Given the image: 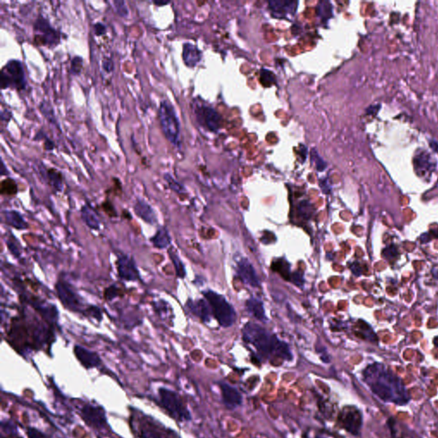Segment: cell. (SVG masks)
Instances as JSON below:
<instances>
[{
  "label": "cell",
  "instance_id": "cell-1",
  "mask_svg": "<svg viewBox=\"0 0 438 438\" xmlns=\"http://www.w3.org/2000/svg\"><path fill=\"white\" fill-rule=\"evenodd\" d=\"M364 381L376 396L388 402L404 405L409 401V396L404 384L398 376L380 364L369 366L363 373Z\"/></svg>",
  "mask_w": 438,
  "mask_h": 438
},
{
  "label": "cell",
  "instance_id": "cell-2",
  "mask_svg": "<svg viewBox=\"0 0 438 438\" xmlns=\"http://www.w3.org/2000/svg\"><path fill=\"white\" fill-rule=\"evenodd\" d=\"M242 334L244 341L253 345L265 357L275 356L287 361L292 360L293 355L287 344L261 326L248 323L242 330Z\"/></svg>",
  "mask_w": 438,
  "mask_h": 438
},
{
  "label": "cell",
  "instance_id": "cell-3",
  "mask_svg": "<svg viewBox=\"0 0 438 438\" xmlns=\"http://www.w3.org/2000/svg\"><path fill=\"white\" fill-rule=\"evenodd\" d=\"M23 319H16L13 322L12 330L9 332V337L13 341V347L24 349L30 347L39 349L49 340V331L42 325L35 322H30V326H27Z\"/></svg>",
  "mask_w": 438,
  "mask_h": 438
},
{
  "label": "cell",
  "instance_id": "cell-4",
  "mask_svg": "<svg viewBox=\"0 0 438 438\" xmlns=\"http://www.w3.org/2000/svg\"><path fill=\"white\" fill-rule=\"evenodd\" d=\"M158 119L165 139L174 148L180 149L182 145L181 125L175 107L170 100L165 99L160 101L158 109Z\"/></svg>",
  "mask_w": 438,
  "mask_h": 438
},
{
  "label": "cell",
  "instance_id": "cell-5",
  "mask_svg": "<svg viewBox=\"0 0 438 438\" xmlns=\"http://www.w3.org/2000/svg\"><path fill=\"white\" fill-rule=\"evenodd\" d=\"M0 88L2 90L12 89L23 91L27 88V79L23 63L20 60L11 59L0 73Z\"/></svg>",
  "mask_w": 438,
  "mask_h": 438
},
{
  "label": "cell",
  "instance_id": "cell-6",
  "mask_svg": "<svg viewBox=\"0 0 438 438\" xmlns=\"http://www.w3.org/2000/svg\"><path fill=\"white\" fill-rule=\"evenodd\" d=\"M204 296L219 325L223 327H230L233 325L236 321V312L224 296L211 290L205 291Z\"/></svg>",
  "mask_w": 438,
  "mask_h": 438
},
{
  "label": "cell",
  "instance_id": "cell-7",
  "mask_svg": "<svg viewBox=\"0 0 438 438\" xmlns=\"http://www.w3.org/2000/svg\"><path fill=\"white\" fill-rule=\"evenodd\" d=\"M61 42V33L53 28L48 19L40 15L34 24V43L35 46L54 48Z\"/></svg>",
  "mask_w": 438,
  "mask_h": 438
},
{
  "label": "cell",
  "instance_id": "cell-8",
  "mask_svg": "<svg viewBox=\"0 0 438 438\" xmlns=\"http://www.w3.org/2000/svg\"><path fill=\"white\" fill-rule=\"evenodd\" d=\"M159 395L162 407L172 418L180 422L190 420V413L177 393L165 388H160Z\"/></svg>",
  "mask_w": 438,
  "mask_h": 438
},
{
  "label": "cell",
  "instance_id": "cell-9",
  "mask_svg": "<svg viewBox=\"0 0 438 438\" xmlns=\"http://www.w3.org/2000/svg\"><path fill=\"white\" fill-rule=\"evenodd\" d=\"M135 423L131 422L133 432L138 438H175V433L166 429L149 417H137Z\"/></svg>",
  "mask_w": 438,
  "mask_h": 438
},
{
  "label": "cell",
  "instance_id": "cell-10",
  "mask_svg": "<svg viewBox=\"0 0 438 438\" xmlns=\"http://www.w3.org/2000/svg\"><path fill=\"white\" fill-rule=\"evenodd\" d=\"M339 421L347 432L353 435H359L363 424V417L358 408L352 406L345 407L339 414Z\"/></svg>",
  "mask_w": 438,
  "mask_h": 438
},
{
  "label": "cell",
  "instance_id": "cell-11",
  "mask_svg": "<svg viewBox=\"0 0 438 438\" xmlns=\"http://www.w3.org/2000/svg\"><path fill=\"white\" fill-rule=\"evenodd\" d=\"M194 114L198 122L204 128L211 132H216L221 127L222 117L211 106L197 105L194 108Z\"/></svg>",
  "mask_w": 438,
  "mask_h": 438
},
{
  "label": "cell",
  "instance_id": "cell-12",
  "mask_svg": "<svg viewBox=\"0 0 438 438\" xmlns=\"http://www.w3.org/2000/svg\"><path fill=\"white\" fill-rule=\"evenodd\" d=\"M117 273L120 278L127 281H135L139 279V275L136 265L134 260L127 256L122 255L118 257L117 261Z\"/></svg>",
  "mask_w": 438,
  "mask_h": 438
},
{
  "label": "cell",
  "instance_id": "cell-13",
  "mask_svg": "<svg viewBox=\"0 0 438 438\" xmlns=\"http://www.w3.org/2000/svg\"><path fill=\"white\" fill-rule=\"evenodd\" d=\"M82 415L88 425L94 428H102L106 424L105 411L100 407L87 405L82 410Z\"/></svg>",
  "mask_w": 438,
  "mask_h": 438
},
{
  "label": "cell",
  "instance_id": "cell-14",
  "mask_svg": "<svg viewBox=\"0 0 438 438\" xmlns=\"http://www.w3.org/2000/svg\"><path fill=\"white\" fill-rule=\"evenodd\" d=\"M56 288L60 301L63 302L66 308L73 311L79 310L81 307L80 299L67 283L63 282H57Z\"/></svg>",
  "mask_w": 438,
  "mask_h": 438
},
{
  "label": "cell",
  "instance_id": "cell-15",
  "mask_svg": "<svg viewBox=\"0 0 438 438\" xmlns=\"http://www.w3.org/2000/svg\"><path fill=\"white\" fill-rule=\"evenodd\" d=\"M298 6L297 1H288V0H276L269 2V9L271 14L276 18H286L287 16H294L296 14Z\"/></svg>",
  "mask_w": 438,
  "mask_h": 438
},
{
  "label": "cell",
  "instance_id": "cell-16",
  "mask_svg": "<svg viewBox=\"0 0 438 438\" xmlns=\"http://www.w3.org/2000/svg\"><path fill=\"white\" fill-rule=\"evenodd\" d=\"M237 272L242 281L252 287H259V280L253 265L247 259H242L238 263Z\"/></svg>",
  "mask_w": 438,
  "mask_h": 438
},
{
  "label": "cell",
  "instance_id": "cell-17",
  "mask_svg": "<svg viewBox=\"0 0 438 438\" xmlns=\"http://www.w3.org/2000/svg\"><path fill=\"white\" fill-rule=\"evenodd\" d=\"M220 387L222 391L223 401L225 403V407L229 409L233 410L242 405V395L236 388L232 387L230 384L225 383L220 384Z\"/></svg>",
  "mask_w": 438,
  "mask_h": 438
},
{
  "label": "cell",
  "instance_id": "cell-18",
  "mask_svg": "<svg viewBox=\"0 0 438 438\" xmlns=\"http://www.w3.org/2000/svg\"><path fill=\"white\" fill-rule=\"evenodd\" d=\"M75 353H76L78 360L86 368H94V367L100 366V363H101V360H100V357L98 356L97 353L89 351V350L86 349L84 347H80V346L75 347Z\"/></svg>",
  "mask_w": 438,
  "mask_h": 438
},
{
  "label": "cell",
  "instance_id": "cell-19",
  "mask_svg": "<svg viewBox=\"0 0 438 438\" xmlns=\"http://www.w3.org/2000/svg\"><path fill=\"white\" fill-rule=\"evenodd\" d=\"M182 59L186 66L194 68L201 59V51L191 43H185L182 48Z\"/></svg>",
  "mask_w": 438,
  "mask_h": 438
},
{
  "label": "cell",
  "instance_id": "cell-20",
  "mask_svg": "<svg viewBox=\"0 0 438 438\" xmlns=\"http://www.w3.org/2000/svg\"><path fill=\"white\" fill-rule=\"evenodd\" d=\"M134 210L137 216L143 219L148 224L154 225L157 222L155 212L153 210L151 205H149L148 202H145V200L140 199H137L135 205H134Z\"/></svg>",
  "mask_w": 438,
  "mask_h": 438
},
{
  "label": "cell",
  "instance_id": "cell-21",
  "mask_svg": "<svg viewBox=\"0 0 438 438\" xmlns=\"http://www.w3.org/2000/svg\"><path fill=\"white\" fill-rule=\"evenodd\" d=\"M246 308L248 313L255 319H259L262 322L267 321V318L265 316V308L264 305L259 300L256 298H251L246 303Z\"/></svg>",
  "mask_w": 438,
  "mask_h": 438
},
{
  "label": "cell",
  "instance_id": "cell-22",
  "mask_svg": "<svg viewBox=\"0 0 438 438\" xmlns=\"http://www.w3.org/2000/svg\"><path fill=\"white\" fill-rule=\"evenodd\" d=\"M188 308H190L191 312L194 313L196 316L199 317L204 322L210 321L211 314H210V305H208L204 300H199L195 303L188 304Z\"/></svg>",
  "mask_w": 438,
  "mask_h": 438
},
{
  "label": "cell",
  "instance_id": "cell-23",
  "mask_svg": "<svg viewBox=\"0 0 438 438\" xmlns=\"http://www.w3.org/2000/svg\"><path fill=\"white\" fill-rule=\"evenodd\" d=\"M46 178L48 181L49 185L53 188L56 192H61L63 190V175L58 170L55 168H49L46 170Z\"/></svg>",
  "mask_w": 438,
  "mask_h": 438
},
{
  "label": "cell",
  "instance_id": "cell-24",
  "mask_svg": "<svg viewBox=\"0 0 438 438\" xmlns=\"http://www.w3.org/2000/svg\"><path fill=\"white\" fill-rule=\"evenodd\" d=\"M151 242H153L155 248L163 249V248H167L171 245V238L169 235L168 231L162 228L157 231V233L154 235V237L151 238Z\"/></svg>",
  "mask_w": 438,
  "mask_h": 438
},
{
  "label": "cell",
  "instance_id": "cell-25",
  "mask_svg": "<svg viewBox=\"0 0 438 438\" xmlns=\"http://www.w3.org/2000/svg\"><path fill=\"white\" fill-rule=\"evenodd\" d=\"M82 216L87 225L94 230H99L100 221L98 218L97 214L90 206L85 205L82 209Z\"/></svg>",
  "mask_w": 438,
  "mask_h": 438
},
{
  "label": "cell",
  "instance_id": "cell-26",
  "mask_svg": "<svg viewBox=\"0 0 438 438\" xmlns=\"http://www.w3.org/2000/svg\"><path fill=\"white\" fill-rule=\"evenodd\" d=\"M5 214H6L5 217H6V222L8 225H12L17 229H27L28 228V225L26 224L23 216H21L20 214L17 211H5Z\"/></svg>",
  "mask_w": 438,
  "mask_h": 438
},
{
  "label": "cell",
  "instance_id": "cell-27",
  "mask_svg": "<svg viewBox=\"0 0 438 438\" xmlns=\"http://www.w3.org/2000/svg\"><path fill=\"white\" fill-rule=\"evenodd\" d=\"M40 112L42 114L44 117L51 124L53 125H57V119H56V115H55L54 110L51 106V104L48 101L43 100L41 101L39 106Z\"/></svg>",
  "mask_w": 438,
  "mask_h": 438
},
{
  "label": "cell",
  "instance_id": "cell-28",
  "mask_svg": "<svg viewBox=\"0 0 438 438\" xmlns=\"http://www.w3.org/2000/svg\"><path fill=\"white\" fill-rule=\"evenodd\" d=\"M18 192L17 182L12 178H6L1 182V194L7 196L16 195Z\"/></svg>",
  "mask_w": 438,
  "mask_h": 438
},
{
  "label": "cell",
  "instance_id": "cell-29",
  "mask_svg": "<svg viewBox=\"0 0 438 438\" xmlns=\"http://www.w3.org/2000/svg\"><path fill=\"white\" fill-rule=\"evenodd\" d=\"M260 83L265 88H270L271 86L275 85L276 79L273 72L266 68H262L260 70Z\"/></svg>",
  "mask_w": 438,
  "mask_h": 438
},
{
  "label": "cell",
  "instance_id": "cell-30",
  "mask_svg": "<svg viewBox=\"0 0 438 438\" xmlns=\"http://www.w3.org/2000/svg\"><path fill=\"white\" fill-rule=\"evenodd\" d=\"M332 6L329 2H320L318 6V15L320 19L327 21L332 17Z\"/></svg>",
  "mask_w": 438,
  "mask_h": 438
},
{
  "label": "cell",
  "instance_id": "cell-31",
  "mask_svg": "<svg viewBox=\"0 0 438 438\" xmlns=\"http://www.w3.org/2000/svg\"><path fill=\"white\" fill-rule=\"evenodd\" d=\"M83 57L81 56H76L73 57L70 62V68H69V74L73 76H80L83 71Z\"/></svg>",
  "mask_w": 438,
  "mask_h": 438
},
{
  "label": "cell",
  "instance_id": "cell-32",
  "mask_svg": "<svg viewBox=\"0 0 438 438\" xmlns=\"http://www.w3.org/2000/svg\"><path fill=\"white\" fill-rule=\"evenodd\" d=\"M113 6L116 10L117 14L122 18H126L129 15V10L128 6L126 5L125 1L123 0H115L113 1Z\"/></svg>",
  "mask_w": 438,
  "mask_h": 438
},
{
  "label": "cell",
  "instance_id": "cell-33",
  "mask_svg": "<svg viewBox=\"0 0 438 438\" xmlns=\"http://www.w3.org/2000/svg\"><path fill=\"white\" fill-rule=\"evenodd\" d=\"M164 178H165L166 182L168 183L169 187L171 188V189L175 191L176 193H178V194H182L184 192V187L182 185V184H180L179 182H177L176 180L174 179L173 177L171 176V174L165 173V176H164Z\"/></svg>",
  "mask_w": 438,
  "mask_h": 438
},
{
  "label": "cell",
  "instance_id": "cell-34",
  "mask_svg": "<svg viewBox=\"0 0 438 438\" xmlns=\"http://www.w3.org/2000/svg\"><path fill=\"white\" fill-rule=\"evenodd\" d=\"M169 253H170L171 260L173 261L174 265H175V268H176V270H177V276L181 277V278L184 277L186 274L185 269H184V265H182V261L180 260L179 258L177 257L176 253H173V252H171V251H169Z\"/></svg>",
  "mask_w": 438,
  "mask_h": 438
},
{
  "label": "cell",
  "instance_id": "cell-35",
  "mask_svg": "<svg viewBox=\"0 0 438 438\" xmlns=\"http://www.w3.org/2000/svg\"><path fill=\"white\" fill-rule=\"evenodd\" d=\"M313 208L308 201H302L299 205V211L302 216L306 218H310L313 213Z\"/></svg>",
  "mask_w": 438,
  "mask_h": 438
},
{
  "label": "cell",
  "instance_id": "cell-36",
  "mask_svg": "<svg viewBox=\"0 0 438 438\" xmlns=\"http://www.w3.org/2000/svg\"><path fill=\"white\" fill-rule=\"evenodd\" d=\"M312 158H313V161L316 164L318 171H323L326 168V163L323 160V159L319 156V154L315 150H313V153H312Z\"/></svg>",
  "mask_w": 438,
  "mask_h": 438
},
{
  "label": "cell",
  "instance_id": "cell-37",
  "mask_svg": "<svg viewBox=\"0 0 438 438\" xmlns=\"http://www.w3.org/2000/svg\"><path fill=\"white\" fill-rule=\"evenodd\" d=\"M119 293L120 289L118 287H116V286H111V287H107L105 291V297L106 299L111 301L116 296H119Z\"/></svg>",
  "mask_w": 438,
  "mask_h": 438
},
{
  "label": "cell",
  "instance_id": "cell-38",
  "mask_svg": "<svg viewBox=\"0 0 438 438\" xmlns=\"http://www.w3.org/2000/svg\"><path fill=\"white\" fill-rule=\"evenodd\" d=\"M93 29H94V34L96 36H98V37L105 35L106 34V32H107L106 26L105 24H103L102 23H96L95 24H94Z\"/></svg>",
  "mask_w": 438,
  "mask_h": 438
},
{
  "label": "cell",
  "instance_id": "cell-39",
  "mask_svg": "<svg viewBox=\"0 0 438 438\" xmlns=\"http://www.w3.org/2000/svg\"><path fill=\"white\" fill-rule=\"evenodd\" d=\"M102 66L104 70H105L106 73H108V74H111V72L114 71L115 64H114L113 61H112L111 58H109V57H105V58H104V60H103Z\"/></svg>",
  "mask_w": 438,
  "mask_h": 438
},
{
  "label": "cell",
  "instance_id": "cell-40",
  "mask_svg": "<svg viewBox=\"0 0 438 438\" xmlns=\"http://www.w3.org/2000/svg\"><path fill=\"white\" fill-rule=\"evenodd\" d=\"M42 140L43 148H44L45 151L50 152L54 150L55 147H56V145H55V143L53 142V141H52V140H51L47 135L44 137V139H43Z\"/></svg>",
  "mask_w": 438,
  "mask_h": 438
},
{
  "label": "cell",
  "instance_id": "cell-41",
  "mask_svg": "<svg viewBox=\"0 0 438 438\" xmlns=\"http://www.w3.org/2000/svg\"><path fill=\"white\" fill-rule=\"evenodd\" d=\"M290 280L292 282L295 283V284L297 285V286H302L303 284V282H304V280H303V277H302V275L299 272H295V273L292 274L290 276Z\"/></svg>",
  "mask_w": 438,
  "mask_h": 438
},
{
  "label": "cell",
  "instance_id": "cell-42",
  "mask_svg": "<svg viewBox=\"0 0 438 438\" xmlns=\"http://www.w3.org/2000/svg\"><path fill=\"white\" fill-rule=\"evenodd\" d=\"M103 207L105 208L104 210H105L106 213L108 214L109 216H116V215H117L113 205H111V203L110 201H106V202L104 203L103 204Z\"/></svg>",
  "mask_w": 438,
  "mask_h": 438
},
{
  "label": "cell",
  "instance_id": "cell-43",
  "mask_svg": "<svg viewBox=\"0 0 438 438\" xmlns=\"http://www.w3.org/2000/svg\"><path fill=\"white\" fill-rule=\"evenodd\" d=\"M88 313H89V315L90 316H93L95 319H99V320H101L102 319V314L100 313V310L98 308H95V307H91V308H89L88 309Z\"/></svg>",
  "mask_w": 438,
  "mask_h": 438
},
{
  "label": "cell",
  "instance_id": "cell-44",
  "mask_svg": "<svg viewBox=\"0 0 438 438\" xmlns=\"http://www.w3.org/2000/svg\"><path fill=\"white\" fill-rule=\"evenodd\" d=\"M12 113L11 111H8L7 109L1 111V122H2V123L3 122H7L8 123L12 120Z\"/></svg>",
  "mask_w": 438,
  "mask_h": 438
},
{
  "label": "cell",
  "instance_id": "cell-45",
  "mask_svg": "<svg viewBox=\"0 0 438 438\" xmlns=\"http://www.w3.org/2000/svg\"><path fill=\"white\" fill-rule=\"evenodd\" d=\"M28 434L30 438H46L45 435H43L42 433H40V431H38L37 430L33 429V428H29Z\"/></svg>",
  "mask_w": 438,
  "mask_h": 438
},
{
  "label": "cell",
  "instance_id": "cell-46",
  "mask_svg": "<svg viewBox=\"0 0 438 438\" xmlns=\"http://www.w3.org/2000/svg\"><path fill=\"white\" fill-rule=\"evenodd\" d=\"M10 172H9L8 169L6 168V164L4 162V160H1V165H0V175L2 176V177H5V176H7L9 175Z\"/></svg>",
  "mask_w": 438,
  "mask_h": 438
},
{
  "label": "cell",
  "instance_id": "cell-47",
  "mask_svg": "<svg viewBox=\"0 0 438 438\" xmlns=\"http://www.w3.org/2000/svg\"><path fill=\"white\" fill-rule=\"evenodd\" d=\"M153 4H154V6H158V7H162V6L169 5L170 1H160V0H158V1H153Z\"/></svg>",
  "mask_w": 438,
  "mask_h": 438
},
{
  "label": "cell",
  "instance_id": "cell-48",
  "mask_svg": "<svg viewBox=\"0 0 438 438\" xmlns=\"http://www.w3.org/2000/svg\"><path fill=\"white\" fill-rule=\"evenodd\" d=\"M434 343H435V346L438 347V337L437 338H435V341H434Z\"/></svg>",
  "mask_w": 438,
  "mask_h": 438
},
{
  "label": "cell",
  "instance_id": "cell-49",
  "mask_svg": "<svg viewBox=\"0 0 438 438\" xmlns=\"http://www.w3.org/2000/svg\"><path fill=\"white\" fill-rule=\"evenodd\" d=\"M316 438H325V437H321V436H317Z\"/></svg>",
  "mask_w": 438,
  "mask_h": 438
}]
</instances>
